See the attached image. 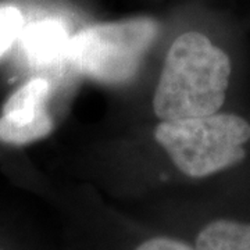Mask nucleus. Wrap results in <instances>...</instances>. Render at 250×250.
I'll return each instance as SVG.
<instances>
[{"mask_svg": "<svg viewBox=\"0 0 250 250\" xmlns=\"http://www.w3.org/2000/svg\"><path fill=\"white\" fill-rule=\"evenodd\" d=\"M25 21L14 4H0V60L22 34Z\"/></svg>", "mask_w": 250, "mask_h": 250, "instance_id": "7", "label": "nucleus"}, {"mask_svg": "<svg viewBox=\"0 0 250 250\" xmlns=\"http://www.w3.org/2000/svg\"><path fill=\"white\" fill-rule=\"evenodd\" d=\"M50 83L43 78L28 81L4 103L0 117V141L27 145L43 139L53 131V120L46 111Z\"/></svg>", "mask_w": 250, "mask_h": 250, "instance_id": "4", "label": "nucleus"}, {"mask_svg": "<svg viewBox=\"0 0 250 250\" xmlns=\"http://www.w3.org/2000/svg\"><path fill=\"white\" fill-rule=\"evenodd\" d=\"M22 47L28 59L35 64L50 65L68 59L71 36L60 18H45L22 29Z\"/></svg>", "mask_w": 250, "mask_h": 250, "instance_id": "5", "label": "nucleus"}, {"mask_svg": "<svg viewBox=\"0 0 250 250\" xmlns=\"http://www.w3.org/2000/svg\"><path fill=\"white\" fill-rule=\"evenodd\" d=\"M135 250H196L193 246L188 245L185 242L172 239V238H166V236H159V238H152L149 241L141 243Z\"/></svg>", "mask_w": 250, "mask_h": 250, "instance_id": "8", "label": "nucleus"}, {"mask_svg": "<svg viewBox=\"0 0 250 250\" xmlns=\"http://www.w3.org/2000/svg\"><path fill=\"white\" fill-rule=\"evenodd\" d=\"M196 250H250V221L217 218L205 225L195 243Z\"/></svg>", "mask_w": 250, "mask_h": 250, "instance_id": "6", "label": "nucleus"}, {"mask_svg": "<svg viewBox=\"0 0 250 250\" xmlns=\"http://www.w3.org/2000/svg\"><path fill=\"white\" fill-rule=\"evenodd\" d=\"M232 77V59L200 31H188L171 43L153 96L161 121L221 111Z\"/></svg>", "mask_w": 250, "mask_h": 250, "instance_id": "1", "label": "nucleus"}, {"mask_svg": "<svg viewBox=\"0 0 250 250\" xmlns=\"http://www.w3.org/2000/svg\"><path fill=\"white\" fill-rule=\"evenodd\" d=\"M160 31L153 17L100 22L71 36L68 59L90 80L121 85L134 78Z\"/></svg>", "mask_w": 250, "mask_h": 250, "instance_id": "3", "label": "nucleus"}, {"mask_svg": "<svg viewBox=\"0 0 250 250\" xmlns=\"http://www.w3.org/2000/svg\"><path fill=\"white\" fill-rule=\"evenodd\" d=\"M154 139L181 172L206 178L232 168L246 159L250 121L236 113L161 121Z\"/></svg>", "mask_w": 250, "mask_h": 250, "instance_id": "2", "label": "nucleus"}]
</instances>
